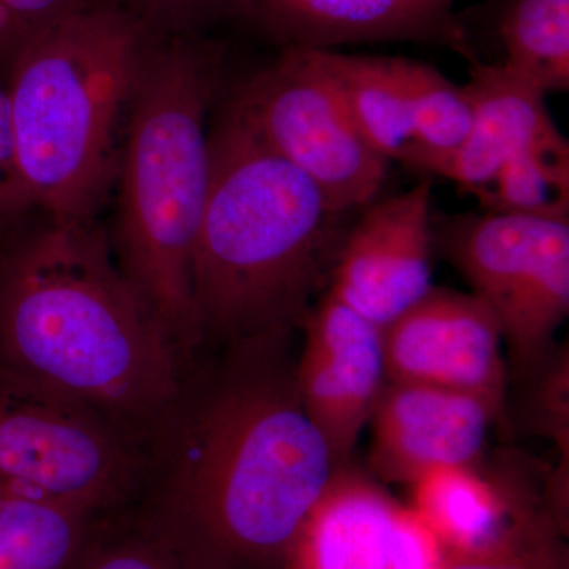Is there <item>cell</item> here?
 <instances>
[{"label":"cell","instance_id":"obj_1","mask_svg":"<svg viewBox=\"0 0 569 569\" xmlns=\"http://www.w3.org/2000/svg\"><path fill=\"white\" fill-rule=\"evenodd\" d=\"M295 335L201 356L153 438L132 511L187 569H284L335 470L299 397Z\"/></svg>","mask_w":569,"mask_h":569},{"label":"cell","instance_id":"obj_2","mask_svg":"<svg viewBox=\"0 0 569 569\" xmlns=\"http://www.w3.org/2000/svg\"><path fill=\"white\" fill-rule=\"evenodd\" d=\"M0 370L88 403L151 445L187 377L97 220L54 217L0 253Z\"/></svg>","mask_w":569,"mask_h":569},{"label":"cell","instance_id":"obj_3","mask_svg":"<svg viewBox=\"0 0 569 569\" xmlns=\"http://www.w3.org/2000/svg\"><path fill=\"white\" fill-rule=\"evenodd\" d=\"M211 173L193 258L206 351L299 331L329 287L346 213L269 149L230 103L209 132Z\"/></svg>","mask_w":569,"mask_h":569},{"label":"cell","instance_id":"obj_4","mask_svg":"<svg viewBox=\"0 0 569 569\" xmlns=\"http://www.w3.org/2000/svg\"><path fill=\"white\" fill-rule=\"evenodd\" d=\"M222 56L201 36L153 37L123 122L112 257L189 373L204 353L193 258L208 198V116Z\"/></svg>","mask_w":569,"mask_h":569},{"label":"cell","instance_id":"obj_5","mask_svg":"<svg viewBox=\"0 0 569 569\" xmlns=\"http://www.w3.org/2000/svg\"><path fill=\"white\" fill-rule=\"evenodd\" d=\"M153 37L116 0H82L11 56L7 92L28 208L96 220L114 189L119 132Z\"/></svg>","mask_w":569,"mask_h":569},{"label":"cell","instance_id":"obj_6","mask_svg":"<svg viewBox=\"0 0 569 569\" xmlns=\"http://www.w3.org/2000/svg\"><path fill=\"white\" fill-rule=\"evenodd\" d=\"M151 443L102 411L0 370V488L111 518L140 500Z\"/></svg>","mask_w":569,"mask_h":569},{"label":"cell","instance_id":"obj_7","mask_svg":"<svg viewBox=\"0 0 569 569\" xmlns=\"http://www.w3.org/2000/svg\"><path fill=\"white\" fill-rule=\"evenodd\" d=\"M433 247L500 323L508 372L548 362L569 313V220L482 212L432 219Z\"/></svg>","mask_w":569,"mask_h":569},{"label":"cell","instance_id":"obj_8","mask_svg":"<svg viewBox=\"0 0 569 569\" xmlns=\"http://www.w3.org/2000/svg\"><path fill=\"white\" fill-rule=\"evenodd\" d=\"M228 103L269 149L316 183L336 212L376 200L389 162L358 132L307 48H283Z\"/></svg>","mask_w":569,"mask_h":569},{"label":"cell","instance_id":"obj_9","mask_svg":"<svg viewBox=\"0 0 569 569\" xmlns=\"http://www.w3.org/2000/svg\"><path fill=\"white\" fill-rule=\"evenodd\" d=\"M388 381L429 385L479 397L507 425L503 335L477 295L433 284L383 328Z\"/></svg>","mask_w":569,"mask_h":569},{"label":"cell","instance_id":"obj_10","mask_svg":"<svg viewBox=\"0 0 569 569\" xmlns=\"http://www.w3.org/2000/svg\"><path fill=\"white\" fill-rule=\"evenodd\" d=\"M296 385L335 467L351 462L387 385L383 328L326 291L302 318Z\"/></svg>","mask_w":569,"mask_h":569},{"label":"cell","instance_id":"obj_11","mask_svg":"<svg viewBox=\"0 0 569 569\" xmlns=\"http://www.w3.org/2000/svg\"><path fill=\"white\" fill-rule=\"evenodd\" d=\"M432 178L407 192L370 203L347 231L328 291L387 328L432 284Z\"/></svg>","mask_w":569,"mask_h":569},{"label":"cell","instance_id":"obj_12","mask_svg":"<svg viewBox=\"0 0 569 569\" xmlns=\"http://www.w3.org/2000/svg\"><path fill=\"white\" fill-rule=\"evenodd\" d=\"M370 425V470L408 486L432 468L482 462L490 427L501 422L479 397L387 381Z\"/></svg>","mask_w":569,"mask_h":569},{"label":"cell","instance_id":"obj_13","mask_svg":"<svg viewBox=\"0 0 569 569\" xmlns=\"http://www.w3.org/2000/svg\"><path fill=\"white\" fill-rule=\"evenodd\" d=\"M455 0H246L238 17L283 48L359 41L443 44L471 58Z\"/></svg>","mask_w":569,"mask_h":569},{"label":"cell","instance_id":"obj_14","mask_svg":"<svg viewBox=\"0 0 569 569\" xmlns=\"http://www.w3.org/2000/svg\"><path fill=\"white\" fill-rule=\"evenodd\" d=\"M481 466L432 468L408 485V505L429 523L449 557L490 552L541 523H557L549 508L539 507L516 479Z\"/></svg>","mask_w":569,"mask_h":569},{"label":"cell","instance_id":"obj_15","mask_svg":"<svg viewBox=\"0 0 569 569\" xmlns=\"http://www.w3.org/2000/svg\"><path fill=\"white\" fill-rule=\"evenodd\" d=\"M403 503L353 460L335 467L284 569H396Z\"/></svg>","mask_w":569,"mask_h":569},{"label":"cell","instance_id":"obj_16","mask_svg":"<svg viewBox=\"0 0 569 569\" xmlns=\"http://www.w3.org/2000/svg\"><path fill=\"white\" fill-rule=\"evenodd\" d=\"M463 84L471 110L470 132L455 156L441 168V178L475 194L492 181L509 160L535 149L568 144L550 118L545 93L507 67L471 59Z\"/></svg>","mask_w":569,"mask_h":569},{"label":"cell","instance_id":"obj_17","mask_svg":"<svg viewBox=\"0 0 569 569\" xmlns=\"http://www.w3.org/2000/svg\"><path fill=\"white\" fill-rule=\"evenodd\" d=\"M313 61L325 74L358 132L388 162L413 168L417 159L400 58L342 54L313 50Z\"/></svg>","mask_w":569,"mask_h":569},{"label":"cell","instance_id":"obj_18","mask_svg":"<svg viewBox=\"0 0 569 569\" xmlns=\"http://www.w3.org/2000/svg\"><path fill=\"white\" fill-rule=\"evenodd\" d=\"M104 519L0 488V569H71Z\"/></svg>","mask_w":569,"mask_h":569},{"label":"cell","instance_id":"obj_19","mask_svg":"<svg viewBox=\"0 0 569 569\" xmlns=\"http://www.w3.org/2000/svg\"><path fill=\"white\" fill-rule=\"evenodd\" d=\"M503 66L539 92L569 88V0H509L500 20Z\"/></svg>","mask_w":569,"mask_h":569},{"label":"cell","instance_id":"obj_20","mask_svg":"<svg viewBox=\"0 0 569 569\" xmlns=\"http://www.w3.org/2000/svg\"><path fill=\"white\" fill-rule=\"evenodd\" d=\"M400 73L417 144L413 168L427 176H438L470 132V99L463 86L449 81L427 63L400 58Z\"/></svg>","mask_w":569,"mask_h":569},{"label":"cell","instance_id":"obj_21","mask_svg":"<svg viewBox=\"0 0 569 569\" xmlns=\"http://www.w3.org/2000/svg\"><path fill=\"white\" fill-rule=\"evenodd\" d=\"M475 197L486 212L569 220V144L520 153Z\"/></svg>","mask_w":569,"mask_h":569},{"label":"cell","instance_id":"obj_22","mask_svg":"<svg viewBox=\"0 0 569 569\" xmlns=\"http://www.w3.org/2000/svg\"><path fill=\"white\" fill-rule=\"evenodd\" d=\"M71 569H187L173 549L132 509L100 523Z\"/></svg>","mask_w":569,"mask_h":569},{"label":"cell","instance_id":"obj_23","mask_svg":"<svg viewBox=\"0 0 569 569\" xmlns=\"http://www.w3.org/2000/svg\"><path fill=\"white\" fill-rule=\"evenodd\" d=\"M531 385L530 400L523 418L535 432L552 438L559 447L561 470L568 467L569 441V353L568 347L557 346L545 366L526 378Z\"/></svg>","mask_w":569,"mask_h":569},{"label":"cell","instance_id":"obj_24","mask_svg":"<svg viewBox=\"0 0 569 569\" xmlns=\"http://www.w3.org/2000/svg\"><path fill=\"white\" fill-rule=\"evenodd\" d=\"M563 533L549 520L503 548L478 556L448 557L443 569H569Z\"/></svg>","mask_w":569,"mask_h":569},{"label":"cell","instance_id":"obj_25","mask_svg":"<svg viewBox=\"0 0 569 569\" xmlns=\"http://www.w3.org/2000/svg\"><path fill=\"white\" fill-rule=\"evenodd\" d=\"M153 36H201L224 18L238 17L246 0H116Z\"/></svg>","mask_w":569,"mask_h":569},{"label":"cell","instance_id":"obj_26","mask_svg":"<svg viewBox=\"0 0 569 569\" xmlns=\"http://www.w3.org/2000/svg\"><path fill=\"white\" fill-rule=\"evenodd\" d=\"M82 0H0V61Z\"/></svg>","mask_w":569,"mask_h":569},{"label":"cell","instance_id":"obj_27","mask_svg":"<svg viewBox=\"0 0 569 569\" xmlns=\"http://www.w3.org/2000/svg\"><path fill=\"white\" fill-rule=\"evenodd\" d=\"M28 208L18 170L7 82L0 81V219Z\"/></svg>","mask_w":569,"mask_h":569}]
</instances>
